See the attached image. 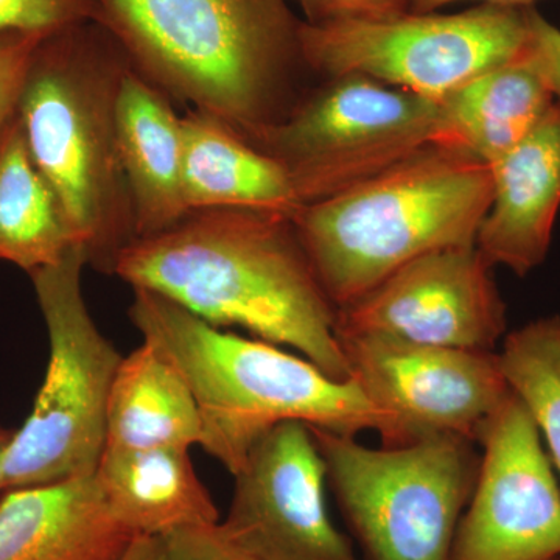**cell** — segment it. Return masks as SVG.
<instances>
[{
	"mask_svg": "<svg viewBox=\"0 0 560 560\" xmlns=\"http://www.w3.org/2000/svg\"><path fill=\"white\" fill-rule=\"evenodd\" d=\"M114 276L153 291L213 327L237 326L289 346L330 377L349 381L337 308L293 219L275 210H190L175 226L136 238Z\"/></svg>",
	"mask_w": 560,
	"mask_h": 560,
	"instance_id": "cell-1",
	"label": "cell"
},
{
	"mask_svg": "<svg viewBox=\"0 0 560 560\" xmlns=\"http://www.w3.org/2000/svg\"><path fill=\"white\" fill-rule=\"evenodd\" d=\"M130 318L189 385L201 416L200 447L231 475L283 422L349 436L375 431L385 447L399 445L394 420L353 378L338 381L272 342L210 326L153 291L135 289Z\"/></svg>",
	"mask_w": 560,
	"mask_h": 560,
	"instance_id": "cell-2",
	"label": "cell"
},
{
	"mask_svg": "<svg viewBox=\"0 0 560 560\" xmlns=\"http://www.w3.org/2000/svg\"><path fill=\"white\" fill-rule=\"evenodd\" d=\"M492 191L490 165L431 142L291 219L327 298L341 308L408 261L475 245Z\"/></svg>",
	"mask_w": 560,
	"mask_h": 560,
	"instance_id": "cell-3",
	"label": "cell"
},
{
	"mask_svg": "<svg viewBox=\"0 0 560 560\" xmlns=\"http://www.w3.org/2000/svg\"><path fill=\"white\" fill-rule=\"evenodd\" d=\"M143 79L243 138L279 119L298 32L285 0H97Z\"/></svg>",
	"mask_w": 560,
	"mask_h": 560,
	"instance_id": "cell-4",
	"label": "cell"
},
{
	"mask_svg": "<svg viewBox=\"0 0 560 560\" xmlns=\"http://www.w3.org/2000/svg\"><path fill=\"white\" fill-rule=\"evenodd\" d=\"M130 66L86 50L69 28L40 40L16 116L32 160L54 190L88 265L113 275L136 241L117 149L116 109Z\"/></svg>",
	"mask_w": 560,
	"mask_h": 560,
	"instance_id": "cell-5",
	"label": "cell"
},
{
	"mask_svg": "<svg viewBox=\"0 0 560 560\" xmlns=\"http://www.w3.org/2000/svg\"><path fill=\"white\" fill-rule=\"evenodd\" d=\"M327 486L366 560H451L481 452L458 434L372 448L357 436L308 427Z\"/></svg>",
	"mask_w": 560,
	"mask_h": 560,
	"instance_id": "cell-6",
	"label": "cell"
},
{
	"mask_svg": "<svg viewBox=\"0 0 560 560\" xmlns=\"http://www.w3.org/2000/svg\"><path fill=\"white\" fill-rule=\"evenodd\" d=\"M88 256L73 246L31 272L49 337V361L31 415L14 431L5 492L94 475L106 447V415L119 350L92 318L81 289Z\"/></svg>",
	"mask_w": 560,
	"mask_h": 560,
	"instance_id": "cell-7",
	"label": "cell"
},
{
	"mask_svg": "<svg viewBox=\"0 0 560 560\" xmlns=\"http://www.w3.org/2000/svg\"><path fill=\"white\" fill-rule=\"evenodd\" d=\"M440 105L363 75L327 79L249 142L285 172L301 206L329 200L436 140Z\"/></svg>",
	"mask_w": 560,
	"mask_h": 560,
	"instance_id": "cell-8",
	"label": "cell"
},
{
	"mask_svg": "<svg viewBox=\"0 0 560 560\" xmlns=\"http://www.w3.org/2000/svg\"><path fill=\"white\" fill-rule=\"evenodd\" d=\"M529 7L481 3L463 13L301 24V60L326 79L363 75L440 102L467 81L521 57Z\"/></svg>",
	"mask_w": 560,
	"mask_h": 560,
	"instance_id": "cell-9",
	"label": "cell"
},
{
	"mask_svg": "<svg viewBox=\"0 0 560 560\" xmlns=\"http://www.w3.org/2000/svg\"><path fill=\"white\" fill-rule=\"evenodd\" d=\"M350 378L396 425L399 445L481 427L512 394L497 350L440 348L374 335L338 338Z\"/></svg>",
	"mask_w": 560,
	"mask_h": 560,
	"instance_id": "cell-10",
	"label": "cell"
},
{
	"mask_svg": "<svg viewBox=\"0 0 560 560\" xmlns=\"http://www.w3.org/2000/svg\"><path fill=\"white\" fill-rule=\"evenodd\" d=\"M481 464L451 560L560 558V488L539 430L511 394L481 427Z\"/></svg>",
	"mask_w": 560,
	"mask_h": 560,
	"instance_id": "cell-11",
	"label": "cell"
},
{
	"mask_svg": "<svg viewBox=\"0 0 560 560\" xmlns=\"http://www.w3.org/2000/svg\"><path fill=\"white\" fill-rule=\"evenodd\" d=\"M492 270L475 245L420 256L337 308V337L374 335L493 352L508 320Z\"/></svg>",
	"mask_w": 560,
	"mask_h": 560,
	"instance_id": "cell-12",
	"label": "cell"
},
{
	"mask_svg": "<svg viewBox=\"0 0 560 560\" xmlns=\"http://www.w3.org/2000/svg\"><path fill=\"white\" fill-rule=\"evenodd\" d=\"M234 477L221 528L259 560H361L331 522L326 466L311 429L279 423Z\"/></svg>",
	"mask_w": 560,
	"mask_h": 560,
	"instance_id": "cell-13",
	"label": "cell"
},
{
	"mask_svg": "<svg viewBox=\"0 0 560 560\" xmlns=\"http://www.w3.org/2000/svg\"><path fill=\"white\" fill-rule=\"evenodd\" d=\"M492 202L477 246L490 267L525 278L547 259L560 209V105L490 165Z\"/></svg>",
	"mask_w": 560,
	"mask_h": 560,
	"instance_id": "cell-14",
	"label": "cell"
},
{
	"mask_svg": "<svg viewBox=\"0 0 560 560\" xmlns=\"http://www.w3.org/2000/svg\"><path fill=\"white\" fill-rule=\"evenodd\" d=\"M94 475L7 490L0 560H121L136 539Z\"/></svg>",
	"mask_w": 560,
	"mask_h": 560,
	"instance_id": "cell-15",
	"label": "cell"
},
{
	"mask_svg": "<svg viewBox=\"0 0 560 560\" xmlns=\"http://www.w3.org/2000/svg\"><path fill=\"white\" fill-rule=\"evenodd\" d=\"M116 131L136 238L175 226L190 212L184 195L183 117L168 95L132 68L121 80Z\"/></svg>",
	"mask_w": 560,
	"mask_h": 560,
	"instance_id": "cell-16",
	"label": "cell"
},
{
	"mask_svg": "<svg viewBox=\"0 0 560 560\" xmlns=\"http://www.w3.org/2000/svg\"><path fill=\"white\" fill-rule=\"evenodd\" d=\"M555 103L528 44L521 57L475 77L438 102L434 142L469 151L492 165L522 142Z\"/></svg>",
	"mask_w": 560,
	"mask_h": 560,
	"instance_id": "cell-17",
	"label": "cell"
},
{
	"mask_svg": "<svg viewBox=\"0 0 560 560\" xmlns=\"http://www.w3.org/2000/svg\"><path fill=\"white\" fill-rule=\"evenodd\" d=\"M187 448L105 451L95 478L110 511L136 536L164 537L220 523Z\"/></svg>",
	"mask_w": 560,
	"mask_h": 560,
	"instance_id": "cell-18",
	"label": "cell"
},
{
	"mask_svg": "<svg viewBox=\"0 0 560 560\" xmlns=\"http://www.w3.org/2000/svg\"><path fill=\"white\" fill-rule=\"evenodd\" d=\"M184 195L190 210L250 208L293 215L301 208L285 172L226 121L183 117Z\"/></svg>",
	"mask_w": 560,
	"mask_h": 560,
	"instance_id": "cell-19",
	"label": "cell"
},
{
	"mask_svg": "<svg viewBox=\"0 0 560 560\" xmlns=\"http://www.w3.org/2000/svg\"><path fill=\"white\" fill-rule=\"evenodd\" d=\"M197 400L179 371L149 341L121 359L106 415L105 451L201 445Z\"/></svg>",
	"mask_w": 560,
	"mask_h": 560,
	"instance_id": "cell-20",
	"label": "cell"
},
{
	"mask_svg": "<svg viewBox=\"0 0 560 560\" xmlns=\"http://www.w3.org/2000/svg\"><path fill=\"white\" fill-rule=\"evenodd\" d=\"M73 246L60 202L33 162L14 114L0 136V261L31 275L58 264Z\"/></svg>",
	"mask_w": 560,
	"mask_h": 560,
	"instance_id": "cell-21",
	"label": "cell"
},
{
	"mask_svg": "<svg viewBox=\"0 0 560 560\" xmlns=\"http://www.w3.org/2000/svg\"><path fill=\"white\" fill-rule=\"evenodd\" d=\"M501 371L547 442L560 474V316H545L504 337Z\"/></svg>",
	"mask_w": 560,
	"mask_h": 560,
	"instance_id": "cell-22",
	"label": "cell"
},
{
	"mask_svg": "<svg viewBox=\"0 0 560 560\" xmlns=\"http://www.w3.org/2000/svg\"><path fill=\"white\" fill-rule=\"evenodd\" d=\"M91 11L92 0H0V35H54L72 27Z\"/></svg>",
	"mask_w": 560,
	"mask_h": 560,
	"instance_id": "cell-23",
	"label": "cell"
},
{
	"mask_svg": "<svg viewBox=\"0 0 560 560\" xmlns=\"http://www.w3.org/2000/svg\"><path fill=\"white\" fill-rule=\"evenodd\" d=\"M43 35H0V136L16 114L25 77Z\"/></svg>",
	"mask_w": 560,
	"mask_h": 560,
	"instance_id": "cell-24",
	"label": "cell"
},
{
	"mask_svg": "<svg viewBox=\"0 0 560 560\" xmlns=\"http://www.w3.org/2000/svg\"><path fill=\"white\" fill-rule=\"evenodd\" d=\"M168 560H259L228 537L221 523L164 537Z\"/></svg>",
	"mask_w": 560,
	"mask_h": 560,
	"instance_id": "cell-25",
	"label": "cell"
},
{
	"mask_svg": "<svg viewBox=\"0 0 560 560\" xmlns=\"http://www.w3.org/2000/svg\"><path fill=\"white\" fill-rule=\"evenodd\" d=\"M301 3L307 24L329 22L377 21L410 13L408 0H296Z\"/></svg>",
	"mask_w": 560,
	"mask_h": 560,
	"instance_id": "cell-26",
	"label": "cell"
},
{
	"mask_svg": "<svg viewBox=\"0 0 560 560\" xmlns=\"http://www.w3.org/2000/svg\"><path fill=\"white\" fill-rule=\"evenodd\" d=\"M529 50L560 105V31L529 7Z\"/></svg>",
	"mask_w": 560,
	"mask_h": 560,
	"instance_id": "cell-27",
	"label": "cell"
},
{
	"mask_svg": "<svg viewBox=\"0 0 560 560\" xmlns=\"http://www.w3.org/2000/svg\"><path fill=\"white\" fill-rule=\"evenodd\" d=\"M121 560H168L165 541L161 537L138 536Z\"/></svg>",
	"mask_w": 560,
	"mask_h": 560,
	"instance_id": "cell-28",
	"label": "cell"
},
{
	"mask_svg": "<svg viewBox=\"0 0 560 560\" xmlns=\"http://www.w3.org/2000/svg\"><path fill=\"white\" fill-rule=\"evenodd\" d=\"M410 2L411 13H433L441 7L448 3L459 2V0H408ZM536 0H482V3H493V5L511 7H533Z\"/></svg>",
	"mask_w": 560,
	"mask_h": 560,
	"instance_id": "cell-29",
	"label": "cell"
},
{
	"mask_svg": "<svg viewBox=\"0 0 560 560\" xmlns=\"http://www.w3.org/2000/svg\"><path fill=\"white\" fill-rule=\"evenodd\" d=\"M14 431L0 425V492H5V463Z\"/></svg>",
	"mask_w": 560,
	"mask_h": 560,
	"instance_id": "cell-30",
	"label": "cell"
},
{
	"mask_svg": "<svg viewBox=\"0 0 560 560\" xmlns=\"http://www.w3.org/2000/svg\"><path fill=\"white\" fill-rule=\"evenodd\" d=\"M556 560H560V558H559V559H556Z\"/></svg>",
	"mask_w": 560,
	"mask_h": 560,
	"instance_id": "cell-31",
	"label": "cell"
}]
</instances>
